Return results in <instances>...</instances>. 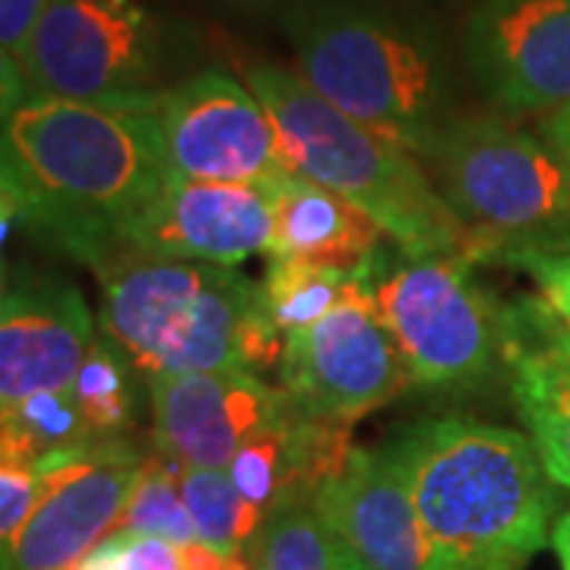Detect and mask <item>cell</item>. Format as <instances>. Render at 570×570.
Listing matches in <instances>:
<instances>
[{
    "label": "cell",
    "mask_w": 570,
    "mask_h": 570,
    "mask_svg": "<svg viewBox=\"0 0 570 570\" xmlns=\"http://www.w3.org/2000/svg\"><path fill=\"white\" fill-rule=\"evenodd\" d=\"M245 82L298 175L358 206L406 254H463V225L409 149L348 118L279 63H245Z\"/></svg>",
    "instance_id": "cell-5"
},
{
    "label": "cell",
    "mask_w": 570,
    "mask_h": 570,
    "mask_svg": "<svg viewBox=\"0 0 570 570\" xmlns=\"http://www.w3.org/2000/svg\"><path fill=\"white\" fill-rule=\"evenodd\" d=\"M181 554L187 570H254L250 558H245V554H223V551L209 549L204 542L181 546Z\"/></svg>",
    "instance_id": "cell-30"
},
{
    "label": "cell",
    "mask_w": 570,
    "mask_h": 570,
    "mask_svg": "<svg viewBox=\"0 0 570 570\" xmlns=\"http://www.w3.org/2000/svg\"><path fill=\"white\" fill-rule=\"evenodd\" d=\"M102 333L149 377L261 371L283 358L264 288L235 266L118 261L99 273Z\"/></svg>",
    "instance_id": "cell-4"
},
{
    "label": "cell",
    "mask_w": 570,
    "mask_h": 570,
    "mask_svg": "<svg viewBox=\"0 0 570 570\" xmlns=\"http://www.w3.org/2000/svg\"><path fill=\"white\" fill-rule=\"evenodd\" d=\"M181 463L163 456L159 450L142 460L137 485L127 498L118 532H137V535H159L175 546H194L200 542L197 527L187 513L181 494Z\"/></svg>",
    "instance_id": "cell-23"
},
{
    "label": "cell",
    "mask_w": 570,
    "mask_h": 570,
    "mask_svg": "<svg viewBox=\"0 0 570 570\" xmlns=\"http://www.w3.org/2000/svg\"><path fill=\"white\" fill-rule=\"evenodd\" d=\"M48 0H0V48L3 61L20 63L29 36L41 20Z\"/></svg>",
    "instance_id": "cell-29"
},
{
    "label": "cell",
    "mask_w": 570,
    "mask_h": 570,
    "mask_svg": "<svg viewBox=\"0 0 570 570\" xmlns=\"http://www.w3.org/2000/svg\"><path fill=\"white\" fill-rule=\"evenodd\" d=\"M171 175L156 111L29 92L3 115V242L20 225L99 273Z\"/></svg>",
    "instance_id": "cell-1"
},
{
    "label": "cell",
    "mask_w": 570,
    "mask_h": 570,
    "mask_svg": "<svg viewBox=\"0 0 570 570\" xmlns=\"http://www.w3.org/2000/svg\"><path fill=\"white\" fill-rule=\"evenodd\" d=\"M181 494L200 542L223 554H245L264 530L266 513L235 489L225 469H181Z\"/></svg>",
    "instance_id": "cell-22"
},
{
    "label": "cell",
    "mask_w": 570,
    "mask_h": 570,
    "mask_svg": "<svg viewBox=\"0 0 570 570\" xmlns=\"http://www.w3.org/2000/svg\"><path fill=\"white\" fill-rule=\"evenodd\" d=\"M406 472L434 570H523L551 546L558 491L532 438L466 415L387 444Z\"/></svg>",
    "instance_id": "cell-2"
},
{
    "label": "cell",
    "mask_w": 570,
    "mask_h": 570,
    "mask_svg": "<svg viewBox=\"0 0 570 570\" xmlns=\"http://www.w3.org/2000/svg\"><path fill=\"white\" fill-rule=\"evenodd\" d=\"M510 396L551 482L570 489V333L539 295L498 307Z\"/></svg>",
    "instance_id": "cell-17"
},
{
    "label": "cell",
    "mask_w": 570,
    "mask_h": 570,
    "mask_svg": "<svg viewBox=\"0 0 570 570\" xmlns=\"http://www.w3.org/2000/svg\"><path fill=\"white\" fill-rule=\"evenodd\" d=\"M142 460L130 441L105 438L45 472L39 508L17 546L3 551V570H70L82 561L118 532Z\"/></svg>",
    "instance_id": "cell-13"
},
{
    "label": "cell",
    "mask_w": 570,
    "mask_h": 570,
    "mask_svg": "<svg viewBox=\"0 0 570 570\" xmlns=\"http://www.w3.org/2000/svg\"><path fill=\"white\" fill-rule=\"evenodd\" d=\"M99 444V438L86 428L73 393H32L20 403L3 409V431H0V460L41 463L58 453Z\"/></svg>",
    "instance_id": "cell-21"
},
{
    "label": "cell",
    "mask_w": 570,
    "mask_h": 570,
    "mask_svg": "<svg viewBox=\"0 0 570 570\" xmlns=\"http://www.w3.org/2000/svg\"><path fill=\"white\" fill-rule=\"evenodd\" d=\"M223 3H232V7H264V3H273V0H223Z\"/></svg>",
    "instance_id": "cell-33"
},
{
    "label": "cell",
    "mask_w": 570,
    "mask_h": 570,
    "mask_svg": "<svg viewBox=\"0 0 570 570\" xmlns=\"http://www.w3.org/2000/svg\"><path fill=\"white\" fill-rule=\"evenodd\" d=\"M190 45L137 0H48L20 61L26 96L156 111Z\"/></svg>",
    "instance_id": "cell-7"
},
{
    "label": "cell",
    "mask_w": 570,
    "mask_h": 570,
    "mask_svg": "<svg viewBox=\"0 0 570 570\" xmlns=\"http://www.w3.org/2000/svg\"><path fill=\"white\" fill-rule=\"evenodd\" d=\"M269 190L276 206V238L269 257H305L355 269L381 245L384 228L324 184L295 171L269 184Z\"/></svg>",
    "instance_id": "cell-18"
},
{
    "label": "cell",
    "mask_w": 570,
    "mask_h": 570,
    "mask_svg": "<svg viewBox=\"0 0 570 570\" xmlns=\"http://www.w3.org/2000/svg\"><path fill=\"white\" fill-rule=\"evenodd\" d=\"M365 570H434L412 489L390 448H355L311 498Z\"/></svg>",
    "instance_id": "cell-16"
},
{
    "label": "cell",
    "mask_w": 570,
    "mask_h": 570,
    "mask_svg": "<svg viewBox=\"0 0 570 570\" xmlns=\"http://www.w3.org/2000/svg\"><path fill=\"white\" fill-rule=\"evenodd\" d=\"M273 238L276 206L266 184L190 181L171 175L163 190L124 223L111 264L197 261L238 266L273 254Z\"/></svg>",
    "instance_id": "cell-11"
},
{
    "label": "cell",
    "mask_w": 570,
    "mask_h": 570,
    "mask_svg": "<svg viewBox=\"0 0 570 570\" xmlns=\"http://www.w3.org/2000/svg\"><path fill=\"white\" fill-rule=\"evenodd\" d=\"M425 163L463 225L460 257L472 266L570 250V168L539 130L501 111L460 115Z\"/></svg>",
    "instance_id": "cell-6"
},
{
    "label": "cell",
    "mask_w": 570,
    "mask_h": 570,
    "mask_svg": "<svg viewBox=\"0 0 570 570\" xmlns=\"http://www.w3.org/2000/svg\"><path fill=\"white\" fill-rule=\"evenodd\" d=\"M266 314L279 333H295L324 321L355 292V269L317 264L305 257H273L266 266Z\"/></svg>",
    "instance_id": "cell-20"
},
{
    "label": "cell",
    "mask_w": 570,
    "mask_h": 570,
    "mask_svg": "<svg viewBox=\"0 0 570 570\" xmlns=\"http://www.w3.org/2000/svg\"><path fill=\"white\" fill-rule=\"evenodd\" d=\"M45 475L32 463L0 460V546L10 551L39 508Z\"/></svg>",
    "instance_id": "cell-26"
},
{
    "label": "cell",
    "mask_w": 570,
    "mask_h": 570,
    "mask_svg": "<svg viewBox=\"0 0 570 570\" xmlns=\"http://www.w3.org/2000/svg\"><path fill=\"white\" fill-rule=\"evenodd\" d=\"M469 77L501 115L570 105V0H479L463 29Z\"/></svg>",
    "instance_id": "cell-12"
},
{
    "label": "cell",
    "mask_w": 570,
    "mask_h": 570,
    "mask_svg": "<svg viewBox=\"0 0 570 570\" xmlns=\"http://www.w3.org/2000/svg\"><path fill=\"white\" fill-rule=\"evenodd\" d=\"M279 377L307 415L343 425L412 387L406 358L358 279L324 321L285 336Z\"/></svg>",
    "instance_id": "cell-9"
},
{
    "label": "cell",
    "mask_w": 570,
    "mask_h": 570,
    "mask_svg": "<svg viewBox=\"0 0 570 570\" xmlns=\"http://www.w3.org/2000/svg\"><path fill=\"white\" fill-rule=\"evenodd\" d=\"M288 419L276 431L247 441L225 469L232 475L235 489L242 491L254 508L264 510L266 517L273 508L285 504L288 491H292V466H288V450H285Z\"/></svg>",
    "instance_id": "cell-25"
},
{
    "label": "cell",
    "mask_w": 570,
    "mask_h": 570,
    "mask_svg": "<svg viewBox=\"0 0 570 570\" xmlns=\"http://www.w3.org/2000/svg\"><path fill=\"white\" fill-rule=\"evenodd\" d=\"M254 570H365L311 501H288L269 510L250 549Z\"/></svg>",
    "instance_id": "cell-19"
},
{
    "label": "cell",
    "mask_w": 570,
    "mask_h": 570,
    "mask_svg": "<svg viewBox=\"0 0 570 570\" xmlns=\"http://www.w3.org/2000/svg\"><path fill=\"white\" fill-rule=\"evenodd\" d=\"M92 340V314L77 285L32 269H7L0 298V409L32 393L73 387Z\"/></svg>",
    "instance_id": "cell-15"
},
{
    "label": "cell",
    "mask_w": 570,
    "mask_h": 570,
    "mask_svg": "<svg viewBox=\"0 0 570 570\" xmlns=\"http://www.w3.org/2000/svg\"><path fill=\"white\" fill-rule=\"evenodd\" d=\"M355 279L393 333L412 384L463 393L504 367L501 302H491L466 257L377 245L355 266Z\"/></svg>",
    "instance_id": "cell-8"
},
{
    "label": "cell",
    "mask_w": 570,
    "mask_h": 570,
    "mask_svg": "<svg viewBox=\"0 0 570 570\" xmlns=\"http://www.w3.org/2000/svg\"><path fill=\"white\" fill-rule=\"evenodd\" d=\"M124 362H127V355L121 348L115 346L105 333H99L82 358L73 387H70L82 422L99 441L121 438L130 425V415H134V393H130Z\"/></svg>",
    "instance_id": "cell-24"
},
{
    "label": "cell",
    "mask_w": 570,
    "mask_h": 570,
    "mask_svg": "<svg viewBox=\"0 0 570 570\" xmlns=\"http://www.w3.org/2000/svg\"><path fill=\"white\" fill-rule=\"evenodd\" d=\"M111 570H187L181 546L159 535L111 532Z\"/></svg>",
    "instance_id": "cell-28"
},
{
    "label": "cell",
    "mask_w": 570,
    "mask_h": 570,
    "mask_svg": "<svg viewBox=\"0 0 570 570\" xmlns=\"http://www.w3.org/2000/svg\"><path fill=\"white\" fill-rule=\"evenodd\" d=\"M156 118L168 165L181 178L269 187L295 175L269 111L223 67L181 77L159 99Z\"/></svg>",
    "instance_id": "cell-10"
},
{
    "label": "cell",
    "mask_w": 570,
    "mask_h": 570,
    "mask_svg": "<svg viewBox=\"0 0 570 570\" xmlns=\"http://www.w3.org/2000/svg\"><path fill=\"white\" fill-rule=\"evenodd\" d=\"M551 549L558 554V564L561 570H570V508L554 520L551 527Z\"/></svg>",
    "instance_id": "cell-32"
},
{
    "label": "cell",
    "mask_w": 570,
    "mask_h": 570,
    "mask_svg": "<svg viewBox=\"0 0 570 570\" xmlns=\"http://www.w3.org/2000/svg\"><path fill=\"white\" fill-rule=\"evenodd\" d=\"M156 450L187 469H228L247 441L269 434L295 412L285 390L257 371L149 377Z\"/></svg>",
    "instance_id": "cell-14"
},
{
    "label": "cell",
    "mask_w": 570,
    "mask_h": 570,
    "mask_svg": "<svg viewBox=\"0 0 570 570\" xmlns=\"http://www.w3.org/2000/svg\"><path fill=\"white\" fill-rule=\"evenodd\" d=\"M539 134H542V140L549 142L551 149H554L570 168V105L546 115L542 124H539Z\"/></svg>",
    "instance_id": "cell-31"
},
{
    "label": "cell",
    "mask_w": 570,
    "mask_h": 570,
    "mask_svg": "<svg viewBox=\"0 0 570 570\" xmlns=\"http://www.w3.org/2000/svg\"><path fill=\"white\" fill-rule=\"evenodd\" d=\"M510 269H523L535 285V295L551 307V314L570 333V250L558 254H523Z\"/></svg>",
    "instance_id": "cell-27"
},
{
    "label": "cell",
    "mask_w": 570,
    "mask_h": 570,
    "mask_svg": "<svg viewBox=\"0 0 570 570\" xmlns=\"http://www.w3.org/2000/svg\"><path fill=\"white\" fill-rule=\"evenodd\" d=\"M298 77L348 118L428 159L456 121L441 36L371 0H298L283 17Z\"/></svg>",
    "instance_id": "cell-3"
}]
</instances>
